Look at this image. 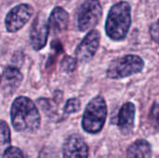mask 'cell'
I'll return each instance as SVG.
<instances>
[{
    "label": "cell",
    "mask_w": 159,
    "mask_h": 158,
    "mask_svg": "<svg viewBox=\"0 0 159 158\" xmlns=\"http://www.w3.org/2000/svg\"><path fill=\"white\" fill-rule=\"evenodd\" d=\"M11 123L15 130L21 133H34L40 127L41 118L34 103L26 97H18L10 110Z\"/></svg>",
    "instance_id": "6da1fadb"
},
{
    "label": "cell",
    "mask_w": 159,
    "mask_h": 158,
    "mask_svg": "<svg viewBox=\"0 0 159 158\" xmlns=\"http://www.w3.org/2000/svg\"><path fill=\"white\" fill-rule=\"evenodd\" d=\"M131 24V8L128 2H119L114 5L107 16L105 31L113 40L124 39Z\"/></svg>",
    "instance_id": "7a4b0ae2"
},
{
    "label": "cell",
    "mask_w": 159,
    "mask_h": 158,
    "mask_svg": "<svg viewBox=\"0 0 159 158\" xmlns=\"http://www.w3.org/2000/svg\"><path fill=\"white\" fill-rule=\"evenodd\" d=\"M107 116V106L104 99L101 96L92 99L85 109L82 119L84 130L90 134L99 133L105 123Z\"/></svg>",
    "instance_id": "3957f363"
},
{
    "label": "cell",
    "mask_w": 159,
    "mask_h": 158,
    "mask_svg": "<svg viewBox=\"0 0 159 158\" xmlns=\"http://www.w3.org/2000/svg\"><path fill=\"white\" fill-rule=\"evenodd\" d=\"M144 67L143 59L137 55H126L114 60L108 69L107 76L112 79H120L142 72Z\"/></svg>",
    "instance_id": "277c9868"
},
{
    "label": "cell",
    "mask_w": 159,
    "mask_h": 158,
    "mask_svg": "<svg viewBox=\"0 0 159 158\" xmlns=\"http://www.w3.org/2000/svg\"><path fill=\"white\" fill-rule=\"evenodd\" d=\"M102 14V7L99 0H86L79 7L77 23L80 31L85 32L97 25Z\"/></svg>",
    "instance_id": "5b68a950"
},
{
    "label": "cell",
    "mask_w": 159,
    "mask_h": 158,
    "mask_svg": "<svg viewBox=\"0 0 159 158\" xmlns=\"http://www.w3.org/2000/svg\"><path fill=\"white\" fill-rule=\"evenodd\" d=\"M34 8L28 4H20L14 7L7 15L5 20L6 28L9 33H15L21 29L30 20Z\"/></svg>",
    "instance_id": "8992f818"
},
{
    "label": "cell",
    "mask_w": 159,
    "mask_h": 158,
    "mask_svg": "<svg viewBox=\"0 0 159 158\" xmlns=\"http://www.w3.org/2000/svg\"><path fill=\"white\" fill-rule=\"evenodd\" d=\"M48 32V20H47L46 17L42 13L38 14L32 23L30 32V41L34 49L40 50L46 46Z\"/></svg>",
    "instance_id": "52a82bcc"
},
{
    "label": "cell",
    "mask_w": 159,
    "mask_h": 158,
    "mask_svg": "<svg viewBox=\"0 0 159 158\" xmlns=\"http://www.w3.org/2000/svg\"><path fill=\"white\" fill-rule=\"evenodd\" d=\"M100 39L101 34L97 30L89 31L75 50L76 59L81 62L90 61L99 47Z\"/></svg>",
    "instance_id": "ba28073f"
},
{
    "label": "cell",
    "mask_w": 159,
    "mask_h": 158,
    "mask_svg": "<svg viewBox=\"0 0 159 158\" xmlns=\"http://www.w3.org/2000/svg\"><path fill=\"white\" fill-rule=\"evenodd\" d=\"M63 158H88L89 147L83 138L74 134L69 136L62 147Z\"/></svg>",
    "instance_id": "9c48e42d"
},
{
    "label": "cell",
    "mask_w": 159,
    "mask_h": 158,
    "mask_svg": "<svg viewBox=\"0 0 159 158\" xmlns=\"http://www.w3.org/2000/svg\"><path fill=\"white\" fill-rule=\"evenodd\" d=\"M135 120V105L132 102L125 103L117 115L116 125L123 135H128L132 132Z\"/></svg>",
    "instance_id": "30bf717a"
},
{
    "label": "cell",
    "mask_w": 159,
    "mask_h": 158,
    "mask_svg": "<svg viewBox=\"0 0 159 158\" xmlns=\"http://www.w3.org/2000/svg\"><path fill=\"white\" fill-rule=\"evenodd\" d=\"M22 81V74L20 70L13 66H8L5 69L3 74V87L2 90L5 95H12L20 87Z\"/></svg>",
    "instance_id": "8fae6325"
},
{
    "label": "cell",
    "mask_w": 159,
    "mask_h": 158,
    "mask_svg": "<svg viewBox=\"0 0 159 158\" xmlns=\"http://www.w3.org/2000/svg\"><path fill=\"white\" fill-rule=\"evenodd\" d=\"M69 22V15L65 9L60 7H56L52 11L48 19V26L55 34L63 32Z\"/></svg>",
    "instance_id": "7c38bea8"
},
{
    "label": "cell",
    "mask_w": 159,
    "mask_h": 158,
    "mask_svg": "<svg viewBox=\"0 0 159 158\" xmlns=\"http://www.w3.org/2000/svg\"><path fill=\"white\" fill-rule=\"evenodd\" d=\"M151 145L145 140H138L133 142L127 151L128 158H151Z\"/></svg>",
    "instance_id": "4fadbf2b"
},
{
    "label": "cell",
    "mask_w": 159,
    "mask_h": 158,
    "mask_svg": "<svg viewBox=\"0 0 159 158\" xmlns=\"http://www.w3.org/2000/svg\"><path fill=\"white\" fill-rule=\"evenodd\" d=\"M10 130L7 124L0 120V156L4 155V153L10 147Z\"/></svg>",
    "instance_id": "5bb4252c"
},
{
    "label": "cell",
    "mask_w": 159,
    "mask_h": 158,
    "mask_svg": "<svg viewBox=\"0 0 159 158\" xmlns=\"http://www.w3.org/2000/svg\"><path fill=\"white\" fill-rule=\"evenodd\" d=\"M80 110V102L78 99H70L67 101L66 104L64 105L63 112L66 115H70L73 113H76Z\"/></svg>",
    "instance_id": "9a60e30c"
},
{
    "label": "cell",
    "mask_w": 159,
    "mask_h": 158,
    "mask_svg": "<svg viewBox=\"0 0 159 158\" xmlns=\"http://www.w3.org/2000/svg\"><path fill=\"white\" fill-rule=\"evenodd\" d=\"M2 158H24L22 152L18 147H9L3 155Z\"/></svg>",
    "instance_id": "2e32d148"
},
{
    "label": "cell",
    "mask_w": 159,
    "mask_h": 158,
    "mask_svg": "<svg viewBox=\"0 0 159 158\" xmlns=\"http://www.w3.org/2000/svg\"><path fill=\"white\" fill-rule=\"evenodd\" d=\"M38 158H59L58 153L51 147H44L40 153Z\"/></svg>",
    "instance_id": "e0dca14e"
},
{
    "label": "cell",
    "mask_w": 159,
    "mask_h": 158,
    "mask_svg": "<svg viewBox=\"0 0 159 158\" xmlns=\"http://www.w3.org/2000/svg\"><path fill=\"white\" fill-rule=\"evenodd\" d=\"M150 120L152 121V123L159 127V104L156 103L152 109H151V113H150Z\"/></svg>",
    "instance_id": "ac0fdd59"
},
{
    "label": "cell",
    "mask_w": 159,
    "mask_h": 158,
    "mask_svg": "<svg viewBox=\"0 0 159 158\" xmlns=\"http://www.w3.org/2000/svg\"><path fill=\"white\" fill-rule=\"evenodd\" d=\"M61 66H62L64 71L72 72L75 68V61L71 57H66V58H64Z\"/></svg>",
    "instance_id": "d6986e66"
},
{
    "label": "cell",
    "mask_w": 159,
    "mask_h": 158,
    "mask_svg": "<svg viewBox=\"0 0 159 158\" xmlns=\"http://www.w3.org/2000/svg\"><path fill=\"white\" fill-rule=\"evenodd\" d=\"M150 34H151V37L153 38V40L159 45V19L151 25Z\"/></svg>",
    "instance_id": "ffe728a7"
},
{
    "label": "cell",
    "mask_w": 159,
    "mask_h": 158,
    "mask_svg": "<svg viewBox=\"0 0 159 158\" xmlns=\"http://www.w3.org/2000/svg\"><path fill=\"white\" fill-rule=\"evenodd\" d=\"M0 81H1V77H0Z\"/></svg>",
    "instance_id": "44dd1931"
},
{
    "label": "cell",
    "mask_w": 159,
    "mask_h": 158,
    "mask_svg": "<svg viewBox=\"0 0 159 158\" xmlns=\"http://www.w3.org/2000/svg\"><path fill=\"white\" fill-rule=\"evenodd\" d=\"M158 158H159V157H158Z\"/></svg>",
    "instance_id": "7402d4cb"
}]
</instances>
